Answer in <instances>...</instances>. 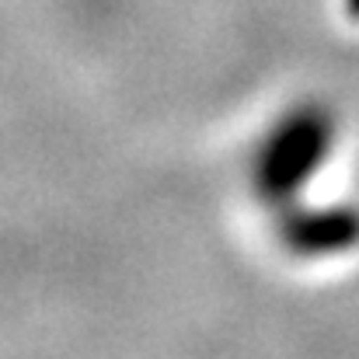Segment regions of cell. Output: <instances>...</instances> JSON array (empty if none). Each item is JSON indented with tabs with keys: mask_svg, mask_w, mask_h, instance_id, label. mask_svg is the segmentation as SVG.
Returning <instances> with one entry per match:
<instances>
[{
	"mask_svg": "<svg viewBox=\"0 0 359 359\" xmlns=\"http://www.w3.org/2000/svg\"><path fill=\"white\" fill-rule=\"evenodd\" d=\"M339 140L335 112L321 102L286 109L262 136L251 161L255 196L269 206H290L328 164Z\"/></svg>",
	"mask_w": 359,
	"mask_h": 359,
	"instance_id": "6da1fadb",
	"label": "cell"
},
{
	"mask_svg": "<svg viewBox=\"0 0 359 359\" xmlns=\"http://www.w3.org/2000/svg\"><path fill=\"white\" fill-rule=\"evenodd\" d=\"M283 251L297 258H339L359 248V206L321 203V206H283L276 220Z\"/></svg>",
	"mask_w": 359,
	"mask_h": 359,
	"instance_id": "7a4b0ae2",
	"label": "cell"
},
{
	"mask_svg": "<svg viewBox=\"0 0 359 359\" xmlns=\"http://www.w3.org/2000/svg\"><path fill=\"white\" fill-rule=\"evenodd\" d=\"M349 11H353V14H359V0H349Z\"/></svg>",
	"mask_w": 359,
	"mask_h": 359,
	"instance_id": "3957f363",
	"label": "cell"
}]
</instances>
